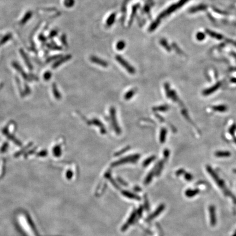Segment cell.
Segmentation results:
<instances>
[{
	"instance_id": "cell-30",
	"label": "cell",
	"mask_w": 236,
	"mask_h": 236,
	"mask_svg": "<svg viewBox=\"0 0 236 236\" xmlns=\"http://www.w3.org/2000/svg\"><path fill=\"white\" fill-rule=\"evenodd\" d=\"M67 177L69 178H71V176H72V172H71V171H69V172H67Z\"/></svg>"
},
{
	"instance_id": "cell-10",
	"label": "cell",
	"mask_w": 236,
	"mask_h": 236,
	"mask_svg": "<svg viewBox=\"0 0 236 236\" xmlns=\"http://www.w3.org/2000/svg\"><path fill=\"white\" fill-rule=\"evenodd\" d=\"M167 133V131L166 128L163 127L161 129L160 134V141L161 143H163L164 142H165Z\"/></svg>"
},
{
	"instance_id": "cell-27",
	"label": "cell",
	"mask_w": 236,
	"mask_h": 236,
	"mask_svg": "<svg viewBox=\"0 0 236 236\" xmlns=\"http://www.w3.org/2000/svg\"><path fill=\"white\" fill-rule=\"evenodd\" d=\"M54 152H55V154L56 156H60V155H61V153L60 146H56L55 150H54Z\"/></svg>"
},
{
	"instance_id": "cell-9",
	"label": "cell",
	"mask_w": 236,
	"mask_h": 236,
	"mask_svg": "<svg viewBox=\"0 0 236 236\" xmlns=\"http://www.w3.org/2000/svg\"><path fill=\"white\" fill-rule=\"evenodd\" d=\"M231 155L228 151H218L215 153V156L218 158H228Z\"/></svg>"
},
{
	"instance_id": "cell-28",
	"label": "cell",
	"mask_w": 236,
	"mask_h": 236,
	"mask_svg": "<svg viewBox=\"0 0 236 236\" xmlns=\"http://www.w3.org/2000/svg\"><path fill=\"white\" fill-rule=\"evenodd\" d=\"M163 155H164V158L165 159H167L169 155V151L167 149H166L165 150H164L163 151Z\"/></svg>"
},
{
	"instance_id": "cell-29",
	"label": "cell",
	"mask_w": 236,
	"mask_h": 236,
	"mask_svg": "<svg viewBox=\"0 0 236 236\" xmlns=\"http://www.w3.org/2000/svg\"><path fill=\"white\" fill-rule=\"evenodd\" d=\"M185 171L184 169H179L176 172V174L177 176H180L181 174H184L185 173Z\"/></svg>"
},
{
	"instance_id": "cell-11",
	"label": "cell",
	"mask_w": 236,
	"mask_h": 236,
	"mask_svg": "<svg viewBox=\"0 0 236 236\" xmlns=\"http://www.w3.org/2000/svg\"><path fill=\"white\" fill-rule=\"evenodd\" d=\"M198 193H199V190L198 189H195V190L188 189L185 192V195L188 197H193V196H196Z\"/></svg>"
},
{
	"instance_id": "cell-25",
	"label": "cell",
	"mask_w": 236,
	"mask_h": 236,
	"mask_svg": "<svg viewBox=\"0 0 236 236\" xmlns=\"http://www.w3.org/2000/svg\"><path fill=\"white\" fill-rule=\"evenodd\" d=\"M184 175L185 179L186 180H188V181H191V180H193V176H192L191 174L189 173H186V172H185Z\"/></svg>"
},
{
	"instance_id": "cell-16",
	"label": "cell",
	"mask_w": 236,
	"mask_h": 236,
	"mask_svg": "<svg viewBox=\"0 0 236 236\" xmlns=\"http://www.w3.org/2000/svg\"><path fill=\"white\" fill-rule=\"evenodd\" d=\"M116 18V13H112V14H111V15L109 17L107 20V22H106L107 25L108 26H111L112 24L114 22Z\"/></svg>"
},
{
	"instance_id": "cell-24",
	"label": "cell",
	"mask_w": 236,
	"mask_h": 236,
	"mask_svg": "<svg viewBox=\"0 0 236 236\" xmlns=\"http://www.w3.org/2000/svg\"><path fill=\"white\" fill-rule=\"evenodd\" d=\"M163 166V161H161L159 162V164L158 165V168H157V171H157V173L159 174V173L161 172V171L162 170Z\"/></svg>"
},
{
	"instance_id": "cell-19",
	"label": "cell",
	"mask_w": 236,
	"mask_h": 236,
	"mask_svg": "<svg viewBox=\"0 0 236 236\" xmlns=\"http://www.w3.org/2000/svg\"><path fill=\"white\" fill-rule=\"evenodd\" d=\"M74 4H75L74 0H64V6L67 8H71L73 7Z\"/></svg>"
},
{
	"instance_id": "cell-2",
	"label": "cell",
	"mask_w": 236,
	"mask_h": 236,
	"mask_svg": "<svg viewBox=\"0 0 236 236\" xmlns=\"http://www.w3.org/2000/svg\"><path fill=\"white\" fill-rule=\"evenodd\" d=\"M140 158V155L134 154L129 155L128 156L125 157L124 158H122L116 162L112 163V166L116 167L118 165H120L122 164L126 163H136L138 159Z\"/></svg>"
},
{
	"instance_id": "cell-7",
	"label": "cell",
	"mask_w": 236,
	"mask_h": 236,
	"mask_svg": "<svg viewBox=\"0 0 236 236\" xmlns=\"http://www.w3.org/2000/svg\"><path fill=\"white\" fill-rule=\"evenodd\" d=\"M91 124L97 126H98L99 128L100 129V132L102 134H105L106 133V129L105 128V127L104 126L103 124L102 123V122L99 120L97 118H94L92 119L91 121Z\"/></svg>"
},
{
	"instance_id": "cell-22",
	"label": "cell",
	"mask_w": 236,
	"mask_h": 236,
	"mask_svg": "<svg viewBox=\"0 0 236 236\" xmlns=\"http://www.w3.org/2000/svg\"><path fill=\"white\" fill-rule=\"evenodd\" d=\"M138 7H139V5H138V4H137V5H136L135 6H134L133 10H132V14H131V18H130V22H131L132 21L133 18H134V15H135V13H136V11H137V10Z\"/></svg>"
},
{
	"instance_id": "cell-15",
	"label": "cell",
	"mask_w": 236,
	"mask_h": 236,
	"mask_svg": "<svg viewBox=\"0 0 236 236\" xmlns=\"http://www.w3.org/2000/svg\"><path fill=\"white\" fill-rule=\"evenodd\" d=\"M169 108V107L168 105H162L158 107H155L153 108V111H160V112H165L167 111Z\"/></svg>"
},
{
	"instance_id": "cell-18",
	"label": "cell",
	"mask_w": 236,
	"mask_h": 236,
	"mask_svg": "<svg viewBox=\"0 0 236 236\" xmlns=\"http://www.w3.org/2000/svg\"><path fill=\"white\" fill-rule=\"evenodd\" d=\"M125 46H126V44H125V42L124 41H120L116 44V49L118 50H123L124 49Z\"/></svg>"
},
{
	"instance_id": "cell-17",
	"label": "cell",
	"mask_w": 236,
	"mask_h": 236,
	"mask_svg": "<svg viewBox=\"0 0 236 236\" xmlns=\"http://www.w3.org/2000/svg\"><path fill=\"white\" fill-rule=\"evenodd\" d=\"M32 14V13L31 12H29L26 13L25 15L23 18V19H22V20L20 21V24L23 25V24H25L26 22H27L30 19V18L31 17Z\"/></svg>"
},
{
	"instance_id": "cell-21",
	"label": "cell",
	"mask_w": 236,
	"mask_h": 236,
	"mask_svg": "<svg viewBox=\"0 0 236 236\" xmlns=\"http://www.w3.org/2000/svg\"><path fill=\"white\" fill-rule=\"evenodd\" d=\"M130 146H126V147H125L124 148H123V149L120 150L119 151H118V152L116 153V154H115L114 155H115V156H119L120 155L123 154H124V153H125L126 151H128V150L130 149Z\"/></svg>"
},
{
	"instance_id": "cell-4",
	"label": "cell",
	"mask_w": 236,
	"mask_h": 236,
	"mask_svg": "<svg viewBox=\"0 0 236 236\" xmlns=\"http://www.w3.org/2000/svg\"><path fill=\"white\" fill-rule=\"evenodd\" d=\"M116 60L120 64L124 69H126V71L130 73V74H134L136 72V70L134 69V67H132L131 64H129V62L125 60L123 57H122L120 55H116Z\"/></svg>"
},
{
	"instance_id": "cell-26",
	"label": "cell",
	"mask_w": 236,
	"mask_h": 236,
	"mask_svg": "<svg viewBox=\"0 0 236 236\" xmlns=\"http://www.w3.org/2000/svg\"><path fill=\"white\" fill-rule=\"evenodd\" d=\"M236 130V125H233L232 126H231V127L229 129V132L233 136L234 134L235 133V131Z\"/></svg>"
},
{
	"instance_id": "cell-8",
	"label": "cell",
	"mask_w": 236,
	"mask_h": 236,
	"mask_svg": "<svg viewBox=\"0 0 236 236\" xmlns=\"http://www.w3.org/2000/svg\"><path fill=\"white\" fill-rule=\"evenodd\" d=\"M90 60L93 63L100 65V66H102L103 67H107L108 66V64L106 61L102 60L101 59H99V58L96 57V56H91Z\"/></svg>"
},
{
	"instance_id": "cell-31",
	"label": "cell",
	"mask_w": 236,
	"mask_h": 236,
	"mask_svg": "<svg viewBox=\"0 0 236 236\" xmlns=\"http://www.w3.org/2000/svg\"><path fill=\"white\" fill-rule=\"evenodd\" d=\"M233 142H235L236 144V137L233 138Z\"/></svg>"
},
{
	"instance_id": "cell-20",
	"label": "cell",
	"mask_w": 236,
	"mask_h": 236,
	"mask_svg": "<svg viewBox=\"0 0 236 236\" xmlns=\"http://www.w3.org/2000/svg\"><path fill=\"white\" fill-rule=\"evenodd\" d=\"M155 158H156L155 156H151L150 158H149L146 159V160L144 161V162H143V166H145V167H146V166H147L148 165H149L153 161H154L155 159Z\"/></svg>"
},
{
	"instance_id": "cell-6",
	"label": "cell",
	"mask_w": 236,
	"mask_h": 236,
	"mask_svg": "<svg viewBox=\"0 0 236 236\" xmlns=\"http://www.w3.org/2000/svg\"><path fill=\"white\" fill-rule=\"evenodd\" d=\"M209 215H210V224L211 226H214L216 223V218L215 207L213 205L209 206Z\"/></svg>"
},
{
	"instance_id": "cell-5",
	"label": "cell",
	"mask_w": 236,
	"mask_h": 236,
	"mask_svg": "<svg viewBox=\"0 0 236 236\" xmlns=\"http://www.w3.org/2000/svg\"><path fill=\"white\" fill-rule=\"evenodd\" d=\"M221 85V82H218L216 84H215L214 85L204 90L203 91V95L204 96H208V95H211V94L214 93L215 91H216L218 89H219Z\"/></svg>"
},
{
	"instance_id": "cell-23",
	"label": "cell",
	"mask_w": 236,
	"mask_h": 236,
	"mask_svg": "<svg viewBox=\"0 0 236 236\" xmlns=\"http://www.w3.org/2000/svg\"><path fill=\"white\" fill-rule=\"evenodd\" d=\"M11 37V34H7L2 39V40L0 41V46L1 45H2L4 43H6V42H7L8 41L9 39Z\"/></svg>"
},
{
	"instance_id": "cell-12",
	"label": "cell",
	"mask_w": 236,
	"mask_h": 236,
	"mask_svg": "<svg viewBox=\"0 0 236 236\" xmlns=\"http://www.w3.org/2000/svg\"><path fill=\"white\" fill-rule=\"evenodd\" d=\"M71 58V56L69 55H67V56H64V57L61 58V59L59 60V61H57L56 63H55V64H54L53 67H54V68H56L57 67H58L59 66H60V64H62L64 63L65 62H66L67 61L69 60Z\"/></svg>"
},
{
	"instance_id": "cell-33",
	"label": "cell",
	"mask_w": 236,
	"mask_h": 236,
	"mask_svg": "<svg viewBox=\"0 0 236 236\" xmlns=\"http://www.w3.org/2000/svg\"><path fill=\"white\" fill-rule=\"evenodd\" d=\"M236 236V232H235V233L233 235V236Z\"/></svg>"
},
{
	"instance_id": "cell-14",
	"label": "cell",
	"mask_w": 236,
	"mask_h": 236,
	"mask_svg": "<svg viewBox=\"0 0 236 236\" xmlns=\"http://www.w3.org/2000/svg\"><path fill=\"white\" fill-rule=\"evenodd\" d=\"M212 109L216 112H225L228 110V107L225 105H219L213 106Z\"/></svg>"
},
{
	"instance_id": "cell-32",
	"label": "cell",
	"mask_w": 236,
	"mask_h": 236,
	"mask_svg": "<svg viewBox=\"0 0 236 236\" xmlns=\"http://www.w3.org/2000/svg\"><path fill=\"white\" fill-rule=\"evenodd\" d=\"M233 171V172H234V173H236V169H234Z\"/></svg>"
},
{
	"instance_id": "cell-3",
	"label": "cell",
	"mask_w": 236,
	"mask_h": 236,
	"mask_svg": "<svg viewBox=\"0 0 236 236\" xmlns=\"http://www.w3.org/2000/svg\"><path fill=\"white\" fill-rule=\"evenodd\" d=\"M110 116L112 122V126L113 129H114L116 132L119 134L121 132V130L118 123V121L116 119V111L115 108L112 107L110 109Z\"/></svg>"
},
{
	"instance_id": "cell-1",
	"label": "cell",
	"mask_w": 236,
	"mask_h": 236,
	"mask_svg": "<svg viewBox=\"0 0 236 236\" xmlns=\"http://www.w3.org/2000/svg\"><path fill=\"white\" fill-rule=\"evenodd\" d=\"M207 171L208 172V173L210 175V176L212 177L213 180L216 182V183L220 187V188L223 191V193L226 195L229 196L232 199L233 202L236 204V197L231 193V192L227 188L225 183L223 180H222L219 178V176H218V174L214 171V170L212 169V168L210 167V166H207Z\"/></svg>"
},
{
	"instance_id": "cell-13",
	"label": "cell",
	"mask_w": 236,
	"mask_h": 236,
	"mask_svg": "<svg viewBox=\"0 0 236 236\" xmlns=\"http://www.w3.org/2000/svg\"><path fill=\"white\" fill-rule=\"evenodd\" d=\"M137 92V89L134 88L131 90H129L127 92H126L124 96V98L126 100H129L132 98L134 95Z\"/></svg>"
}]
</instances>
